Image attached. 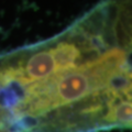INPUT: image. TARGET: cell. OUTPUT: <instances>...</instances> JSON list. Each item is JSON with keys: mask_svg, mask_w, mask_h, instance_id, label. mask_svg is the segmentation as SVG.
Returning <instances> with one entry per match:
<instances>
[{"mask_svg": "<svg viewBox=\"0 0 132 132\" xmlns=\"http://www.w3.org/2000/svg\"><path fill=\"white\" fill-rule=\"evenodd\" d=\"M130 0H102L51 39L0 54V132L131 128Z\"/></svg>", "mask_w": 132, "mask_h": 132, "instance_id": "1", "label": "cell"}]
</instances>
